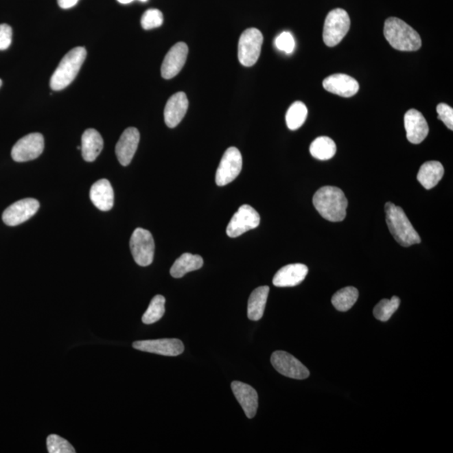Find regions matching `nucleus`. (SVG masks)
<instances>
[{
    "instance_id": "nucleus-35",
    "label": "nucleus",
    "mask_w": 453,
    "mask_h": 453,
    "mask_svg": "<svg viewBox=\"0 0 453 453\" xmlns=\"http://www.w3.org/2000/svg\"><path fill=\"white\" fill-rule=\"evenodd\" d=\"M12 41V29L6 24L0 25V51L10 47Z\"/></svg>"
},
{
    "instance_id": "nucleus-28",
    "label": "nucleus",
    "mask_w": 453,
    "mask_h": 453,
    "mask_svg": "<svg viewBox=\"0 0 453 453\" xmlns=\"http://www.w3.org/2000/svg\"><path fill=\"white\" fill-rule=\"evenodd\" d=\"M307 108L302 102H294L286 113L287 127L290 130H297L303 126L307 117Z\"/></svg>"
},
{
    "instance_id": "nucleus-10",
    "label": "nucleus",
    "mask_w": 453,
    "mask_h": 453,
    "mask_svg": "<svg viewBox=\"0 0 453 453\" xmlns=\"http://www.w3.org/2000/svg\"><path fill=\"white\" fill-rule=\"evenodd\" d=\"M260 216L251 206L242 205L237 213H234L226 233L230 237H237L249 230L255 229L259 225Z\"/></svg>"
},
{
    "instance_id": "nucleus-12",
    "label": "nucleus",
    "mask_w": 453,
    "mask_h": 453,
    "mask_svg": "<svg viewBox=\"0 0 453 453\" xmlns=\"http://www.w3.org/2000/svg\"><path fill=\"white\" fill-rule=\"evenodd\" d=\"M40 203L34 198L20 200L12 204L3 213V221L8 226H14L23 224L37 213Z\"/></svg>"
},
{
    "instance_id": "nucleus-2",
    "label": "nucleus",
    "mask_w": 453,
    "mask_h": 453,
    "mask_svg": "<svg viewBox=\"0 0 453 453\" xmlns=\"http://www.w3.org/2000/svg\"><path fill=\"white\" fill-rule=\"evenodd\" d=\"M384 34L393 48L402 51H415L421 47L420 35L405 21L396 17L387 19Z\"/></svg>"
},
{
    "instance_id": "nucleus-29",
    "label": "nucleus",
    "mask_w": 453,
    "mask_h": 453,
    "mask_svg": "<svg viewBox=\"0 0 453 453\" xmlns=\"http://www.w3.org/2000/svg\"><path fill=\"white\" fill-rule=\"evenodd\" d=\"M399 305L400 299L396 296L393 297L391 300H381L373 309V316L380 322H387L397 311Z\"/></svg>"
},
{
    "instance_id": "nucleus-4",
    "label": "nucleus",
    "mask_w": 453,
    "mask_h": 453,
    "mask_svg": "<svg viewBox=\"0 0 453 453\" xmlns=\"http://www.w3.org/2000/svg\"><path fill=\"white\" fill-rule=\"evenodd\" d=\"M86 56L84 47H76L68 52L51 76V89L53 91H60L69 86L77 77Z\"/></svg>"
},
{
    "instance_id": "nucleus-24",
    "label": "nucleus",
    "mask_w": 453,
    "mask_h": 453,
    "mask_svg": "<svg viewBox=\"0 0 453 453\" xmlns=\"http://www.w3.org/2000/svg\"><path fill=\"white\" fill-rule=\"evenodd\" d=\"M269 292L270 287L264 286L258 287L251 293L248 302V317L249 320L257 322V321L262 318Z\"/></svg>"
},
{
    "instance_id": "nucleus-39",
    "label": "nucleus",
    "mask_w": 453,
    "mask_h": 453,
    "mask_svg": "<svg viewBox=\"0 0 453 453\" xmlns=\"http://www.w3.org/2000/svg\"><path fill=\"white\" fill-rule=\"evenodd\" d=\"M2 83H3V82H2V80H1V79H0V88H1Z\"/></svg>"
},
{
    "instance_id": "nucleus-18",
    "label": "nucleus",
    "mask_w": 453,
    "mask_h": 453,
    "mask_svg": "<svg viewBox=\"0 0 453 453\" xmlns=\"http://www.w3.org/2000/svg\"><path fill=\"white\" fill-rule=\"evenodd\" d=\"M231 388L234 395L240 404L248 419L255 417L259 406V397L256 391L251 385L233 381Z\"/></svg>"
},
{
    "instance_id": "nucleus-38",
    "label": "nucleus",
    "mask_w": 453,
    "mask_h": 453,
    "mask_svg": "<svg viewBox=\"0 0 453 453\" xmlns=\"http://www.w3.org/2000/svg\"><path fill=\"white\" fill-rule=\"evenodd\" d=\"M139 1H141V2H147V1H148V0H139Z\"/></svg>"
},
{
    "instance_id": "nucleus-17",
    "label": "nucleus",
    "mask_w": 453,
    "mask_h": 453,
    "mask_svg": "<svg viewBox=\"0 0 453 453\" xmlns=\"http://www.w3.org/2000/svg\"><path fill=\"white\" fill-rule=\"evenodd\" d=\"M323 84L327 92L345 97L354 96L360 89V84L353 78L342 73L329 76L324 79Z\"/></svg>"
},
{
    "instance_id": "nucleus-33",
    "label": "nucleus",
    "mask_w": 453,
    "mask_h": 453,
    "mask_svg": "<svg viewBox=\"0 0 453 453\" xmlns=\"http://www.w3.org/2000/svg\"><path fill=\"white\" fill-rule=\"evenodd\" d=\"M275 47L278 50L284 51L286 54H290L294 50L296 47V43H294V39L292 33L288 32H284L277 37V39L275 40Z\"/></svg>"
},
{
    "instance_id": "nucleus-21",
    "label": "nucleus",
    "mask_w": 453,
    "mask_h": 453,
    "mask_svg": "<svg viewBox=\"0 0 453 453\" xmlns=\"http://www.w3.org/2000/svg\"><path fill=\"white\" fill-rule=\"evenodd\" d=\"M90 198L97 209L111 210L115 202V194L111 183L107 179L96 181L91 187Z\"/></svg>"
},
{
    "instance_id": "nucleus-7",
    "label": "nucleus",
    "mask_w": 453,
    "mask_h": 453,
    "mask_svg": "<svg viewBox=\"0 0 453 453\" xmlns=\"http://www.w3.org/2000/svg\"><path fill=\"white\" fill-rule=\"evenodd\" d=\"M130 251L136 264L139 266H148L152 264L154 254V242L148 230L136 229L130 237Z\"/></svg>"
},
{
    "instance_id": "nucleus-5",
    "label": "nucleus",
    "mask_w": 453,
    "mask_h": 453,
    "mask_svg": "<svg viewBox=\"0 0 453 453\" xmlns=\"http://www.w3.org/2000/svg\"><path fill=\"white\" fill-rule=\"evenodd\" d=\"M350 18L342 9L332 10L327 15L323 28V40L327 47L338 45L350 29Z\"/></svg>"
},
{
    "instance_id": "nucleus-16",
    "label": "nucleus",
    "mask_w": 453,
    "mask_h": 453,
    "mask_svg": "<svg viewBox=\"0 0 453 453\" xmlns=\"http://www.w3.org/2000/svg\"><path fill=\"white\" fill-rule=\"evenodd\" d=\"M405 128L408 141L415 145L424 141L429 133L428 122L422 113L417 109H410L406 112Z\"/></svg>"
},
{
    "instance_id": "nucleus-27",
    "label": "nucleus",
    "mask_w": 453,
    "mask_h": 453,
    "mask_svg": "<svg viewBox=\"0 0 453 453\" xmlns=\"http://www.w3.org/2000/svg\"><path fill=\"white\" fill-rule=\"evenodd\" d=\"M358 298V290L353 286L339 290L332 298V303L339 312H347L352 308Z\"/></svg>"
},
{
    "instance_id": "nucleus-36",
    "label": "nucleus",
    "mask_w": 453,
    "mask_h": 453,
    "mask_svg": "<svg viewBox=\"0 0 453 453\" xmlns=\"http://www.w3.org/2000/svg\"><path fill=\"white\" fill-rule=\"evenodd\" d=\"M79 0H58V5L62 9H70L77 5Z\"/></svg>"
},
{
    "instance_id": "nucleus-25",
    "label": "nucleus",
    "mask_w": 453,
    "mask_h": 453,
    "mask_svg": "<svg viewBox=\"0 0 453 453\" xmlns=\"http://www.w3.org/2000/svg\"><path fill=\"white\" fill-rule=\"evenodd\" d=\"M203 259L201 256L185 253L176 260L171 268V275L174 278H181L189 272L201 269Z\"/></svg>"
},
{
    "instance_id": "nucleus-32",
    "label": "nucleus",
    "mask_w": 453,
    "mask_h": 453,
    "mask_svg": "<svg viewBox=\"0 0 453 453\" xmlns=\"http://www.w3.org/2000/svg\"><path fill=\"white\" fill-rule=\"evenodd\" d=\"M164 17L161 11L156 9L146 10L142 15L141 25L143 29L151 30L160 27L163 24Z\"/></svg>"
},
{
    "instance_id": "nucleus-37",
    "label": "nucleus",
    "mask_w": 453,
    "mask_h": 453,
    "mask_svg": "<svg viewBox=\"0 0 453 453\" xmlns=\"http://www.w3.org/2000/svg\"><path fill=\"white\" fill-rule=\"evenodd\" d=\"M117 1L119 2L120 3H123V5H127V3L133 2L134 0H117Z\"/></svg>"
},
{
    "instance_id": "nucleus-3",
    "label": "nucleus",
    "mask_w": 453,
    "mask_h": 453,
    "mask_svg": "<svg viewBox=\"0 0 453 453\" xmlns=\"http://www.w3.org/2000/svg\"><path fill=\"white\" fill-rule=\"evenodd\" d=\"M386 213V222L388 230L393 237L403 247L420 244L421 237L407 218L402 207L392 202H387L384 206Z\"/></svg>"
},
{
    "instance_id": "nucleus-15",
    "label": "nucleus",
    "mask_w": 453,
    "mask_h": 453,
    "mask_svg": "<svg viewBox=\"0 0 453 453\" xmlns=\"http://www.w3.org/2000/svg\"><path fill=\"white\" fill-rule=\"evenodd\" d=\"M139 139L141 135L136 128H128L123 132L115 148L116 156L121 165L127 166L130 164L137 150Z\"/></svg>"
},
{
    "instance_id": "nucleus-19",
    "label": "nucleus",
    "mask_w": 453,
    "mask_h": 453,
    "mask_svg": "<svg viewBox=\"0 0 453 453\" xmlns=\"http://www.w3.org/2000/svg\"><path fill=\"white\" fill-rule=\"evenodd\" d=\"M188 98L186 93L179 92L174 94L166 103L164 117L165 123L169 128H175L181 122L188 109Z\"/></svg>"
},
{
    "instance_id": "nucleus-31",
    "label": "nucleus",
    "mask_w": 453,
    "mask_h": 453,
    "mask_svg": "<svg viewBox=\"0 0 453 453\" xmlns=\"http://www.w3.org/2000/svg\"><path fill=\"white\" fill-rule=\"evenodd\" d=\"M47 450L50 453H74V448L66 439L58 435H50L47 440Z\"/></svg>"
},
{
    "instance_id": "nucleus-30",
    "label": "nucleus",
    "mask_w": 453,
    "mask_h": 453,
    "mask_svg": "<svg viewBox=\"0 0 453 453\" xmlns=\"http://www.w3.org/2000/svg\"><path fill=\"white\" fill-rule=\"evenodd\" d=\"M165 299L161 294H157L151 300L148 309L142 316V322L145 324H153L158 322L164 316Z\"/></svg>"
},
{
    "instance_id": "nucleus-20",
    "label": "nucleus",
    "mask_w": 453,
    "mask_h": 453,
    "mask_svg": "<svg viewBox=\"0 0 453 453\" xmlns=\"http://www.w3.org/2000/svg\"><path fill=\"white\" fill-rule=\"evenodd\" d=\"M308 274V268L303 264H292L282 267L273 278L277 287H293L301 284Z\"/></svg>"
},
{
    "instance_id": "nucleus-9",
    "label": "nucleus",
    "mask_w": 453,
    "mask_h": 453,
    "mask_svg": "<svg viewBox=\"0 0 453 453\" xmlns=\"http://www.w3.org/2000/svg\"><path fill=\"white\" fill-rule=\"evenodd\" d=\"M271 364L277 372L294 380L307 379L309 370L297 358L284 351H275L270 358Z\"/></svg>"
},
{
    "instance_id": "nucleus-34",
    "label": "nucleus",
    "mask_w": 453,
    "mask_h": 453,
    "mask_svg": "<svg viewBox=\"0 0 453 453\" xmlns=\"http://www.w3.org/2000/svg\"><path fill=\"white\" fill-rule=\"evenodd\" d=\"M438 119L443 121L449 130H453V109L445 104H440L437 107Z\"/></svg>"
},
{
    "instance_id": "nucleus-8",
    "label": "nucleus",
    "mask_w": 453,
    "mask_h": 453,
    "mask_svg": "<svg viewBox=\"0 0 453 453\" xmlns=\"http://www.w3.org/2000/svg\"><path fill=\"white\" fill-rule=\"evenodd\" d=\"M243 166V158L240 151L235 147H230L222 156L216 172V184L224 187L235 180L240 175Z\"/></svg>"
},
{
    "instance_id": "nucleus-11",
    "label": "nucleus",
    "mask_w": 453,
    "mask_h": 453,
    "mask_svg": "<svg viewBox=\"0 0 453 453\" xmlns=\"http://www.w3.org/2000/svg\"><path fill=\"white\" fill-rule=\"evenodd\" d=\"M45 147L43 135L32 133L25 136L19 141L11 151V156L16 162H26L35 160L43 154Z\"/></svg>"
},
{
    "instance_id": "nucleus-26",
    "label": "nucleus",
    "mask_w": 453,
    "mask_h": 453,
    "mask_svg": "<svg viewBox=\"0 0 453 453\" xmlns=\"http://www.w3.org/2000/svg\"><path fill=\"white\" fill-rule=\"evenodd\" d=\"M310 152L317 160L327 161L335 156L337 146L332 139L327 136L316 138L310 146Z\"/></svg>"
},
{
    "instance_id": "nucleus-6",
    "label": "nucleus",
    "mask_w": 453,
    "mask_h": 453,
    "mask_svg": "<svg viewBox=\"0 0 453 453\" xmlns=\"http://www.w3.org/2000/svg\"><path fill=\"white\" fill-rule=\"evenodd\" d=\"M263 40L262 33L258 29L249 28L242 33L237 49V56L242 65L247 67L255 65L262 52Z\"/></svg>"
},
{
    "instance_id": "nucleus-23",
    "label": "nucleus",
    "mask_w": 453,
    "mask_h": 453,
    "mask_svg": "<svg viewBox=\"0 0 453 453\" xmlns=\"http://www.w3.org/2000/svg\"><path fill=\"white\" fill-rule=\"evenodd\" d=\"M444 176L443 165L439 161H428L419 170L417 180L428 190L435 187Z\"/></svg>"
},
{
    "instance_id": "nucleus-1",
    "label": "nucleus",
    "mask_w": 453,
    "mask_h": 453,
    "mask_svg": "<svg viewBox=\"0 0 453 453\" xmlns=\"http://www.w3.org/2000/svg\"><path fill=\"white\" fill-rule=\"evenodd\" d=\"M313 204L321 216L330 222L345 220L347 199L341 189L326 186L320 188L313 196Z\"/></svg>"
},
{
    "instance_id": "nucleus-14",
    "label": "nucleus",
    "mask_w": 453,
    "mask_h": 453,
    "mask_svg": "<svg viewBox=\"0 0 453 453\" xmlns=\"http://www.w3.org/2000/svg\"><path fill=\"white\" fill-rule=\"evenodd\" d=\"M188 47L186 43H178L170 49L161 66V76L165 79H172L183 69L187 62Z\"/></svg>"
},
{
    "instance_id": "nucleus-22",
    "label": "nucleus",
    "mask_w": 453,
    "mask_h": 453,
    "mask_svg": "<svg viewBox=\"0 0 453 453\" xmlns=\"http://www.w3.org/2000/svg\"><path fill=\"white\" fill-rule=\"evenodd\" d=\"M104 148V139L100 132L89 128L82 136L81 150L86 161L93 162L100 156Z\"/></svg>"
},
{
    "instance_id": "nucleus-13",
    "label": "nucleus",
    "mask_w": 453,
    "mask_h": 453,
    "mask_svg": "<svg viewBox=\"0 0 453 453\" xmlns=\"http://www.w3.org/2000/svg\"><path fill=\"white\" fill-rule=\"evenodd\" d=\"M135 349L150 353L176 357L184 352L183 342L176 338L145 340L133 343Z\"/></svg>"
}]
</instances>
